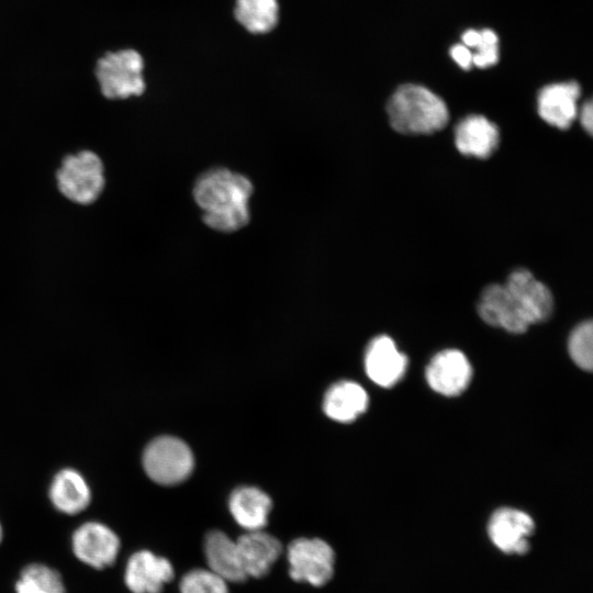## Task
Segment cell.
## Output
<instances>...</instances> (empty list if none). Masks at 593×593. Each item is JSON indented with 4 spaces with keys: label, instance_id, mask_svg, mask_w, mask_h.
Instances as JSON below:
<instances>
[{
    "label": "cell",
    "instance_id": "cell-1",
    "mask_svg": "<svg viewBox=\"0 0 593 593\" xmlns=\"http://www.w3.org/2000/svg\"><path fill=\"white\" fill-rule=\"evenodd\" d=\"M250 180L226 168L203 172L193 187V198L206 226L222 233L240 230L250 220Z\"/></svg>",
    "mask_w": 593,
    "mask_h": 593
},
{
    "label": "cell",
    "instance_id": "cell-2",
    "mask_svg": "<svg viewBox=\"0 0 593 593\" xmlns=\"http://www.w3.org/2000/svg\"><path fill=\"white\" fill-rule=\"evenodd\" d=\"M390 125L402 134H432L444 128L449 112L444 100L429 89L407 83L399 87L387 103Z\"/></svg>",
    "mask_w": 593,
    "mask_h": 593
},
{
    "label": "cell",
    "instance_id": "cell-3",
    "mask_svg": "<svg viewBox=\"0 0 593 593\" xmlns=\"http://www.w3.org/2000/svg\"><path fill=\"white\" fill-rule=\"evenodd\" d=\"M59 191L78 204L94 202L104 188V169L100 157L82 150L64 158L56 175Z\"/></svg>",
    "mask_w": 593,
    "mask_h": 593
},
{
    "label": "cell",
    "instance_id": "cell-4",
    "mask_svg": "<svg viewBox=\"0 0 593 593\" xmlns=\"http://www.w3.org/2000/svg\"><path fill=\"white\" fill-rule=\"evenodd\" d=\"M144 60L134 49L107 53L97 63L96 76L102 94L111 100L141 96L145 90Z\"/></svg>",
    "mask_w": 593,
    "mask_h": 593
},
{
    "label": "cell",
    "instance_id": "cell-5",
    "mask_svg": "<svg viewBox=\"0 0 593 593\" xmlns=\"http://www.w3.org/2000/svg\"><path fill=\"white\" fill-rule=\"evenodd\" d=\"M193 455L179 438L161 436L152 440L144 450L143 467L158 484L172 485L186 480L193 469Z\"/></svg>",
    "mask_w": 593,
    "mask_h": 593
},
{
    "label": "cell",
    "instance_id": "cell-6",
    "mask_svg": "<svg viewBox=\"0 0 593 593\" xmlns=\"http://www.w3.org/2000/svg\"><path fill=\"white\" fill-rule=\"evenodd\" d=\"M289 575L293 581L323 586L334 574L335 553L320 538H296L287 549Z\"/></svg>",
    "mask_w": 593,
    "mask_h": 593
},
{
    "label": "cell",
    "instance_id": "cell-7",
    "mask_svg": "<svg viewBox=\"0 0 593 593\" xmlns=\"http://www.w3.org/2000/svg\"><path fill=\"white\" fill-rule=\"evenodd\" d=\"M535 530L532 516L524 511L502 507L490 516L488 535L492 544L507 555H524L529 550V537Z\"/></svg>",
    "mask_w": 593,
    "mask_h": 593
},
{
    "label": "cell",
    "instance_id": "cell-8",
    "mask_svg": "<svg viewBox=\"0 0 593 593\" xmlns=\"http://www.w3.org/2000/svg\"><path fill=\"white\" fill-rule=\"evenodd\" d=\"M71 547L81 562L100 570L115 562L120 539L110 527L98 522H88L75 530Z\"/></svg>",
    "mask_w": 593,
    "mask_h": 593
},
{
    "label": "cell",
    "instance_id": "cell-9",
    "mask_svg": "<svg viewBox=\"0 0 593 593\" xmlns=\"http://www.w3.org/2000/svg\"><path fill=\"white\" fill-rule=\"evenodd\" d=\"M478 313L486 324L513 334H522L532 325L505 284H490L482 291Z\"/></svg>",
    "mask_w": 593,
    "mask_h": 593
},
{
    "label": "cell",
    "instance_id": "cell-10",
    "mask_svg": "<svg viewBox=\"0 0 593 593\" xmlns=\"http://www.w3.org/2000/svg\"><path fill=\"white\" fill-rule=\"evenodd\" d=\"M472 368L465 354L446 349L436 354L426 368L428 385L443 395L460 394L470 383Z\"/></svg>",
    "mask_w": 593,
    "mask_h": 593
},
{
    "label": "cell",
    "instance_id": "cell-11",
    "mask_svg": "<svg viewBox=\"0 0 593 593\" xmlns=\"http://www.w3.org/2000/svg\"><path fill=\"white\" fill-rule=\"evenodd\" d=\"M175 575L170 561L148 550L134 552L125 568L124 582L132 593H161Z\"/></svg>",
    "mask_w": 593,
    "mask_h": 593
},
{
    "label": "cell",
    "instance_id": "cell-12",
    "mask_svg": "<svg viewBox=\"0 0 593 593\" xmlns=\"http://www.w3.org/2000/svg\"><path fill=\"white\" fill-rule=\"evenodd\" d=\"M407 358L387 335L373 338L366 350L365 368L368 377L378 385L389 388L404 376Z\"/></svg>",
    "mask_w": 593,
    "mask_h": 593
},
{
    "label": "cell",
    "instance_id": "cell-13",
    "mask_svg": "<svg viewBox=\"0 0 593 593\" xmlns=\"http://www.w3.org/2000/svg\"><path fill=\"white\" fill-rule=\"evenodd\" d=\"M505 287L516 298L530 324L548 320L553 311L550 289L526 269H516L507 278Z\"/></svg>",
    "mask_w": 593,
    "mask_h": 593
},
{
    "label": "cell",
    "instance_id": "cell-14",
    "mask_svg": "<svg viewBox=\"0 0 593 593\" xmlns=\"http://www.w3.org/2000/svg\"><path fill=\"white\" fill-rule=\"evenodd\" d=\"M235 542L247 578L259 579L268 574L282 552L281 542L261 529L247 532Z\"/></svg>",
    "mask_w": 593,
    "mask_h": 593
},
{
    "label": "cell",
    "instance_id": "cell-15",
    "mask_svg": "<svg viewBox=\"0 0 593 593\" xmlns=\"http://www.w3.org/2000/svg\"><path fill=\"white\" fill-rule=\"evenodd\" d=\"M580 92L575 81L544 87L537 98L539 116L557 128L567 130L578 115Z\"/></svg>",
    "mask_w": 593,
    "mask_h": 593
},
{
    "label": "cell",
    "instance_id": "cell-16",
    "mask_svg": "<svg viewBox=\"0 0 593 593\" xmlns=\"http://www.w3.org/2000/svg\"><path fill=\"white\" fill-rule=\"evenodd\" d=\"M499 142L497 126L483 115H468L455 128L456 147L465 156L488 158L497 148Z\"/></svg>",
    "mask_w": 593,
    "mask_h": 593
},
{
    "label": "cell",
    "instance_id": "cell-17",
    "mask_svg": "<svg viewBox=\"0 0 593 593\" xmlns=\"http://www.w3.org/2000/svg\"><path fill=\"white\" fill-rule=\"evenodd\" d=\"M204 555L209 569L226 582L240 583L247 580L236 542L223 532L211 530L206 534Z\"/></svg>",
    "mask_w": 593,
    "mask_h": 593
},
{
    "label": "cell",
    "instance_id": "cell-18",
    "mask_svg": "<svg viewBox=\"0 0 593 593\" xmlns=\"http://www.w3.org/2000/svg\"><path fill=\"white\" fill-rule=\"evenodd\" d=\"M230 512L235 522L247 532L260 530L268 523L270 497L254 486L238 488L231 494Z\"/></svg>",
    "mask_w": 593,
    "mask_h": 593
},
{
    "label": "cell",
    "instance_id": "cell-19",
    "mask_svg": "<svg viewBox=\"0 0 593 593\" xmlns=\"http://www.w3.org/2000/svg\"><path fill=\"white\" fill-rule=\"evenodd\" d=\"M368 406V395L363 388L353 381H339L325 393L323 410L337 422L349 423L362 414Z\"/></svg>",
    "mask_w": 593,
    "mask_h": 593
},
{
    "label": "cell",
    "instance_id": "cell-20",
    "mask_svg": "<svg viewBox=\"0 0 593 593\" xmlns=\"http://www.w3.org/2000/svg\"><path fill=\"white\" fill-rule=\"evenodd\" d=\"M49 499L60 512L74 515L82 512L91 501L85 478L74 469H63L53 479Z\"/></svg>",
    "mask_w": 593,
    "mask_h": 593
},
{
    "label": "cell",
    "instance_id": "cell-21",
    "mask_svg": "<svg viewBox=\"0 0 593 593\" xmlns=\"http://www.w3.org/2000/svg\"><path fill=\"white\" fill-rule=\"evenodd\" d=\"M278 0H235L234 18L248 33L273 31L279 23Z\"/></svg>",
    "mask_w": 593,
    "mask_h": 593
},
{
    "label": "cell",
    "instance_id": "cell-22",
    "mask_svg": "<svg viewBox=\"0 0 593 593\" xmlns=\"http://www.w3.org/2000/svg\"><path fill=\"white\" fill-rule=\"evenodd\" d=\"M16 593H66L59 572L43 563L26 566L15 583Z\"/></svg>",
    "mask_w": 593,
    "mask_h": 593
},
{
    "label": "cell",
    "instance_id": "cell-23",
    "mask_svg": "<svg viewBox=\"0 0 593 593\" xmlns=\"http://www.w3.org/2000/svg\"><path fill=\"white\" fill-rule=\"evenodd\" d=\"M568 349L571 359L583 370L593 367V325L591 321L579 324L570 334Z\"/></svg>",
    "mask_w": 593,
    "mask_h": 593
},
{
    "label": "cell",
    "instance_id": "cell-24",
    "mask_svg": "<svg viewBox=\"0 0 593 593\" xmlns=\"http://www.w3.org/2000/svg\"><path fill=\"white\" fill-rule=\"evenodd\" d=\"M180 593H228L227 582L210 569H193L179 583Z\"/></svg>",
    "mask_w": 593,
    "mask_h": 593
},
{
    "label": "cell",
    "instance_id": "cell-25",
    "mask_svg": "<svg viewBox=\"0 0 593 593\" xmlns=\"http://www.w3.org/2000/svg\"><path fill=\"white\" fill-rule=\"evenodd\" d=\"M480 41L472 53V65L486 68L495 65L499 60V38L490 29L480 31Z\"/></svg>",
    "mask_w": 593,
    "mask_h": 593
},
{
    "label": "cell",
    "instance_id": "cell-26",
    "mask_svg": "<svg viewBox=\"0 0 593 593\" xmlns=\"http://www.w3.org/2000/svg\"><path fill=\"white\" fill-rule=\"evenodd\" d=\"M450 56L463 69L472 66V52L463 44H456L450 48Z\"/></svg>",
    "mask_w": 593,
    "mask_h": 593
},
{
    "label": "cell",
    "instance_id": "cell-27",
    "mask_svg": "<svg viewBox=\"0 0 593 593\" xmlns=\"http://www.w3.org/2000/svg\"><path fill=\"white\" fill-rule=\"evenodd\" d=\"M579 114L582 127L591 135L593 130V105L590 100L582 105Z\"/></svg>",
    "mask_w": 593,
    "mask_h": 593
},
{
    "label": "cell",
    "instance_id": "cell-28",
    "mask_svg": "<svg viewBox=\"0 0 593 593\" xmlns=\"http://www.w3.org/2000/svg\"><path fill=\"white\" fill-rule=\"evenodd\" d=\"M480 31L468 30L462 34V42L469 48H474L480 41Z\"/></svg>",
    "mask_w": 593,
    "mask_h": 593
},
{
    "label": "cell",
    "instance_id": "cell-29",
    "mask_svg": "<svg viewBox=\"0 0 593 593\" xmlns=\"http://www.w3.org/2000/svg\"><path fill=\"white\" fill-rule=\"evenodd\" d=\"M2 537H3V532H2V526H1V524H0V542H1V540H2Z\"/></svg>",
    "mask_w": 593,
    "mask_h": 593
}]
</instances>
